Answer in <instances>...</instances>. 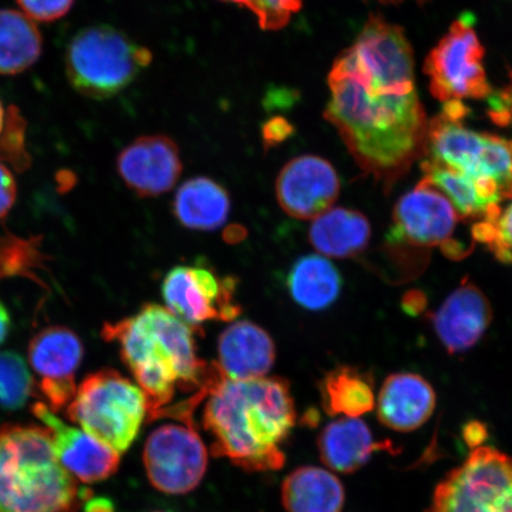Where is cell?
<instances>
[{
	"label": "cell",
	"mask_w": 512,
	"mask_h": 512,
	"mask_svg": "<svg viewBox=\"0 0 512 512\" xmlns=\"http://www.w3.org/2000/svg\"><path fill=\"white\" fill-rule=\"evenodd\" d=\"M85 347L81 338L66 326L53 325L32 337L29 363L40 382L38 389L54 412L67 408L76 394L75 374Z\"/></svg>",
	"instance_id": "13"
},
{
	"label": "cell",
	"mask_w": 512,
	"mask_h": 512,
	"mask_svg": "<svg viewBox=\"0 0 512 512\" xmlns=\"http://www.w3.org/2000/svg\"><path fill=\"white\" fill-rule=\"evenodd\" d=\"M32 413L49 431L57 458L81 482H101L118 471V452L101 444L91 434L67 425L46 403H35Z\"/></svg>",
	"instance_id": "16"
},
{
	"label": "cell",
	"mask_w": 512,
	"mask_h": 512,
	"mask_svg": "<svg viewBox=\"0 0 512 512\" xmlns=\"http://www.w3.org/2000/svg\"><path fill=\"white\" fill-rule=\"evenodd\" d=\"M152 53L111 25L82 29L69 42L64 68L69 85L85 98L108 100L150 66Z\"/></svg>",
	"instance_id": "6"
},
{
	"label": "cell",
	"mask_w": 512,
	"mask_h": 512,
	"mask_svg": "<svg viewBox=\"0 0 512 512\" xmlns=\"http://www.w3.org/2000/svg\"><path fill=\"white\" fill-rule=\"evenodd\" d=\"M427 512H512V456L489 446L473 448L435 486Z\"/></svg>",
	"instance_id": "8"
},
{
	"label": "cell",
	"mask_w": 512,
	"mask_h": 512,
	"mask_svg": "<svg viewBox=\"0 0 512 512\" xmlns=\"http://www.w3.org/2000/svg\"><path fill=\"white\" fill-rule=\"evenodd\" d=\"M390 447V443H377L366 422L358 418L332 421L318 438L320 459L329 469L339 473L362 469L374 452Z\"/></svg>",
	"instance_id": "20"
},
{
	"label": "cell",
	"mask_w": 512,
	"mask_h": 512,
	"mask_svg": "<svg viewBox=\"0 0 512 512\" xmlns=\"http://www.w3.org/2000/svg\"><path fill=\"white\" fill-rule=\"evenodd\" d=\"M230 207L228 191L208 177H195L176 192L172 211L183 227L211 232L227 221Z\"/></svg>",
	"instance_id": "22"
},
{
	"label": "cell",
	"mask_w": 512,
	"mask_h": 512,
	"mask_svg": "<svg viewBox=\"0 0 512 512\" xmlns=\"http://www.w3.org/2000/svg\"><path fill=\"white\" fill-rule=\"evenodd\" d=\"M118 174L140 197H157L174 189L183 163L177 144L163 134L133 140L117 157Z\"/></svg>",
	"instance_id": "15"
},
{
	"label": "cell",
	"mask_w": 512,
	"mask_h": 512,
	"mask_svg": "<svg viewBox=\"0 0 512 512\" xmlns=\"http://www.w3.org/2000/svg\"><path fill=\"white\" fill-rule=\"evenodd\" d=\"M472 236L488 246L502 264L512 266V201L495 220L473 224Z\"/></svg>",
	"instance_id": "28"
},
{
	"label": "cell",
	"mask_w": 512,
	"mask_h": 512,
	"mask_svg": "<svg viewBox=\"0 0 512 512\" xmlns=\"http://www.w3.org/2000/svg\"><path fill=\"white\" fill-rule=\"evenodd\" d=\"M286 285L298 305L309 311H323L336 302L343 281L341 273L330 260L311 254L294 262Z\"/></svg>",
	"instance_id": "24"
},
{
	"label": "cell",
	"mask_w": 512,
	"mask_h": 512,
	"mask_svg": "<svg viewBox=\"0 0 512 512\" xmlns=\"http://www.w3.org/2000/svg\"><path fill=\"white\" fill-rule=\"evenodd\" d=\"M217 355V366L226 379L245 381L266 377L274 366L277 351L266 330L249 320H240L222 332Z\"/></svg>",
	"instance_id": "19"
},
{
	"label": "cell",
	"mask_w": 512,
	"mask_h": 512,
	"mask_svg": "<svg viewBox=\"0 0 512 512\" xmlns=\"http://www.w3.org/2000/svg\"><path fill=\"white\" fill-rule=\"evenodd\" d=\"M341 179L334 166L319 156L293 158L279 172L275 196L281 209L297 220H315L334 206Z\"/></svg>",
	"instance_id": "14"
},
{
	"label": "cell",
	"mask_w": 512,
	"mask_h": 512,
	"mask_svg": "<svg viewBox=\"0 0 512 512\" xmlns=\"http://www.w3.org/2000/svg\"><path fill=\"white\" fill-rule=\"evenodd\" d=\"M324 117L355 162L390 189L425 155L428 120L405 31L371 15L328 76Z\"/></svg>",
	"instance_id": "1"
},
{
	"label": "cell",
	"mask_w": 512,
	"mask_h": 512,
	"mask_svg": "<svg viewBox=\"0 0 512 512\" xmlns=\"http://www.w3.org/2000/svg\"><path fill=\"white\" fill-rule=\"evenodd\" d=\"M437 394L425 377L414 373H395L383 382L376 401L377 418L395 432L419 430L432 418Z\"/></svg>",
	"instance_id": "18"
},
{
	"label": "cell",
	"mask_w": 512,
	"mask_h": 512,
	"mask_svg": "<svg viewBox=\"0 0 512 512\" xmlns=\"http://www.w3.org/2000/svg\"><path fill=\"white\" fill-rule=\"evenodd\" d=\"M43 53V36L22 11L0 9V75L15 76L34 67Z\"/></svg>",
	"instance_id": "26"
},
{
	"label": "cell",
	"mask_w": 512,
	"mask_h": 512,
	"mask_svg": "<svg viewBox=\"0 0 512 512\" xmlns=\"http://www.w3.org/2000/svg\"><path fill=\"white\" fill-rule=\"evenodd\" d=\"M220 2L240 5L242 8L251 11L254 0H220Z\"/></svg>",
	"instance_id": "39"
},
{
	"label": "cell",
	"mask_w": 512,
	"mask_h": 512,
	"mask_svg": "<svg viewBox=\"0 0 512 512\" xmlns=\"http://www.w3.org/2000/svg\"><path fill=\"white\" fill-rule=\"evenodd\" d=\"M195 334L168 307L157 304L104 324L102 337L119 345L121 360L146 396L149 421L158 419L177 392L207 398L222 376L216 362L197 356Z\"/></svg>",
	"instance_id": "2"
},
{
	"label": "cell",
	"mask_w": 512,
	"mask_h": 512,
	"mask_svg": "<svg viewBox=\"0 0 512 512\" xmlns=\"http://www.w3.org/2000/svg\"><path fill=\"white\" fill-rule=\"evenodd\" d=\"M27 121L14 105L8 107L6 123L0 134V162L9 163L17 170L29 168L30 156L25 147Z\"/></svg>",
	"instance_id": "29"
},
{
	"label": "cell",
	"mask_w": 512,
	"mask_h": 512,
	"mask_svg": "<svg viewBox=\"0 0 512 512\" xmlns=\"http://www.w3.org/2000/svg\"><path fill=\"white\" fill-rule=\"evenodd\" d=\"M203 426L213 437L211 453L246 471L279 470L281 446L296 425L290 384L280 377L236 381L222 376L207 396Z\"/></svg>",
	"instance_id": "3"
},
{
	"label": "cell",
	"mask_w": 512,
	"mask_h": 512,
	"mask_svg": "<svg viewBox=\"0 0 512 512\" xmlns=\"http://www.w3.org/2000/svg\"><path fill=\"white\" fill-rule=\"evenodd\" d=\"M402 307L408 315H420L424 312L426 307V298L424 293L418 291H412L407 293V296L402 300Z\"/></svg>",
	"instance_id": "36"
},
{
	"label": "cell",
	"mask_w": 512,
	"mask_h": 512,
	"mask_svg": "<svg viewBox=\"0 0 512 512\" xmlns=\"http://www.w3.org/2000/svg\"><path fill=\"white\" fill-rule=\"evenodd\" d=\"M281 501L286 512H342L345 491L341 480L328 470L302 466L284 480Z\"/></svg>",
	"instance_id": "23"
},
{
	"label": "cell",
	"mask_w": 512,
	"mask_h": 512,
	"mask_svg": "<svg viewBox=\"0 0 512 512\" xmlns=\"http://www.w3.org/2000/svg\"><path fill=\"white\" fill-rule=\"evenodd\" d=\"M236 285L235 278H221L207 266H177L166 274L162 293L166 307L200 334L210 320L233 322L240 316Z\"/></svg>",
	"instance_id": "12"
},
{
	"label": "cell",
	"mask_w": 512,
	"mask_h": 512,
	"mask_svg": "<svg viewBox=\"0 0 512 512\" xmlns=\"http://www.w3.org/2000/svg\"><path fill=\"white\" fill-rule=\"evenodd\" d=\"M492 307L480 288L465 279L431 316L435 334L451 355L475 348L492 322Z\"/></svg>",
	"instance_id": "17"
},
{
	"label": "cell",
	"mask_w": 512,
	"mask_h": 512,
	"mask_svg": "<svg viewBox=\"0 0 512 512\" xmlns=\"http://www.w3.org/2000/svg\"><path fill=\"white\" fill-rule=\"evenodd\" d=\"M293 128L283 119L268 121L262 131V137L267 147L275 146L285 142L291 136Z\"/></svg>",
	"instance_id": "34"
},
{
	"label": "cell",
	"mask_w": 512,
	"mask_h": 512,
	"mask_svg": "<svg viewBox=\"0 0 512 512\" xmlns=\"http://www.w3.org/2000/svg\"><path fill=\"white\" fill-rule=\"evenodd\" d=\"M460 217L448 198L422 178L403 195L393 211L388 247L431 249L440 247L447 256H465V248L453 241Z\"/></svg>",
	"instance_id": "10"
},
{
	"label": "cell",
	"mask_w": 512,
	"mask_h": 512,
	"mask_svg": "<svg viewBox=\"0 0 512 512\" xmlns=\"http://www.w3.org/2000/svg\"><path fill=\"white\" fill-rule=\"evenodd\" d=\"M484 53L475 30V19L464 14L453 22L425 61L424 72L430 78L434 98L444 104L489 99L495 92L486 76Z\"/></svg>",
	"instance_id": "9"
},
{
	"label": "cell",
	"mask_w": 512,
	"mask_h": 512,
	"mask_svg": "<svg viewBox=\"0 0 512 512\" xmlns=\"http://www.w3.org/2000/svg\"><path fill=\"white\" fill-rule=\"evenodd\" d=\"M302 4L303 0H254L251 12L262 30L277 31L286 27Z\"/></svg>",
	"instance_id": "30"
},
{
	"label": "cell",
	"mask_w": 512,
	"mask_h": 512,
	"mask_svg": "<svg viewBox=\"0 0 512 512\" xmlns=\"http://www.w3.org/2000/svg\"><path fill=\"white\" fill-rule=\"evenodd\" d=\"M75 0H17L24 15L35 23H53L68 15Z\"/></svg>",
	"instance_id": "31"
},
{
	"label": "cell",
	"mask_w": 512,
	"mask_h": 512,
	"mask_svg": "<svg viewBox=\"0 0 512 512\" xmlns=\"http://www.w3.org/2000/svg\"><path fill=\"white\" fill-rule=\"evenodd\" d=\"M374 389L370 373L350 366L337 367L320 383L324 411L341 418H361L376 407Z\"/></svg>",
	"instance_id": "25"
},
{
	"label": "cell",
	"mask_w": 512,
	"mask_h": 512,
	"mask_svg": "<svg viewBox=\"0 0 512 512\" xmlns=\"http://www.w3.org/2000/svg\"><path fill=\"white\" fill-rule=\"evenodd\" d=\"M34 388V379L23 358L16 352H0V407L22 408Z\"/></svg>",
	"instance_id": "27"
},
{
	"label": "cell",
	"mask_w": 512,
	"mask_h": 512,
	"mask_svg": "<svg viewBox=\"0 0 512 512\" xmlns=\"http://www.w3.org/2000/svg\"><path fill=\"white\" fill-rule=\"evenodd\" d=\"M83 512H115L114 504L111 499L93 496L83 502Z\"/></svg>",
	"instance_id": "37"
},
{
	"label": "cell",
	"mask_w": 512,
	"mask_h": 512,
	"mask_svg": "<svg viewBox=\"0 0 512 512\" xmlns=\"http://www.w3.org/2000/svg\"><path fill=\"white\" fill-rule=\"evenodd\" d=\"M489 115L492 121L501 126H512V75L510 82L501 92L490 96Z\"/></svg>",
	"instance_id": "32"
},
{
	"label": "cell",
	"mask_w": 512,
	"mask_h": 512,
	"mask_svg": "<svg viewBox=\"0 0 512 512\" xmlns=\"http://www.w3.org/2000/svg\"><path fill=\"white\" fill-rule=\"evenodd\" d=\"M17 184L14 175L4 163L0 162V220L4 219L15 206Z\"/></svg>",
	"instance_id": "33"
},
{
	"label": "cell",
	"mask_w": 512,
	"mask_h": 512,
	"mask_svg": "<svg viewBox=\"0 0 512 512\" xmlns=\"http://www.w3.org/2000/svg\"><path fill=\"white\" fill-rule=\"evenodd\" d=\"M10 326L11 320L9 312L5 309L2 302H0V344H2L5 341V338L8 337Z\"/></svg>",
	"instance_id": "38"
},
{
	"label": "cell",
	"mask_w": 512,
	"mask_h": 512,
	"mask_svg": "<svg viewBox=\"0 0 512 512\" xmlns=\"http://www.w3.org/2000/svg\"><path fill=\"white\" fill-rule=\"evenodd\" d=\"M463 437L467 446L473 450V448L484 445L488 439V428L483 422L477 420L467 422L463 430Z\"/></svg>",
	"instance_id": "35"
},
{
	"label": "cell",
	"mask_w": 512,
	"mask_h": 512,
	"mask_svg": "<svg viewBox=\"0 0 512 512\" xmlns=\"http://www.w3.org/2000/svg\"><path fill=\"white\" fill-rule=\"evenodd\" d=\"M92 496L57 458L47 428L0 427V512H78Z\"/></svg>",
	"instance_id": "4"
},
{
	"label": "cell",
	"mask_w": 512,
	"mask_h": 512,
	"mask_svg": "<svg viewBox=\"0 0 512 512\" xmlns=\"http://www.w3.org/2000/svg\"><path fill=\"white\" fill-rule=\"evenodd\" d=\"M463 101L445 102L428 121L422 162L441 166L463 178L494 209L512 201V139L477 132L464 125Z\"/></svg>",
	"instance_id": "5"
},
{
	"label": "cell",
	"mask_w": 512,
	"mask_h": 512,
	"mask_svg": "<svg viewBox=\"0 0 512 512\" xmlns=\"http://www.w3.org/2000/svg\"><path fill=\"white\" fill-rule=\"evenodd\" d=\"M67 408L70 421L119 454L137 439L149 414L142 388L113 369L88 375Z\"/></svg>",
	"instance_id": "7"
},
{
	"label": "cell",
	"mask_w": 512,
	"mask_h": 512,
	"mask_svg": "<svg viewBox=\"0 0 512 512\" xmlns=\"http://www.w3.org/2000/svg\"><path fill=\"white\" fill-rule=\"evenodd\" d=\"M377 2L387 3V4H392V3H400V2H403V0H377Z\"/></svg>",
	"instance_id": "41"
},
{
	"label": "cell",
	"mask_w": 512,
	"mask_h": 512,
	"mask_svg": "<svg viewBox=\"0 0 512 512\" xmlns=\"http://www.w3.org/2000/svg\"><path fill=\"white\" fill-rule=\"evenodd\" d=\"M150 483L168 495L194 491L206 476L208 451L195 425L168 424L156 428L144 447Z\"/></svg>",
	"instance_id": "11"
},
{
	"label": "cell",
	"mask_w": 512,
	"mask_h": 512,
	"mask_svg": "<svg viewBox=\"0 0 512 512\" xmlns=\"http://www.w3.org/2000/svg\"><path fill=\"white\" fill-rule=\"evenodd\" d=\"M6 115H8V108H5L3 101L0 100V134H2L5 127Z\"/></svg>",
	"instance_id": "40"
},
{
	"label": "cell",
	"mask_w": 512,
	"mask_h": 512,
	"mask_svg": "<svg viewBox=\"0 0 512 512\" xmlns=\"http://www.w3.org/2000/svg\"><path fill=\"white\" fill-rule=\"evenodd\" d=\"M371 236L368 217L361 211L331 208L313 220L309 241L328 258L350 259L366 251Z\"/></svg>",
	"instance_id": "21"
}]
</instances>
